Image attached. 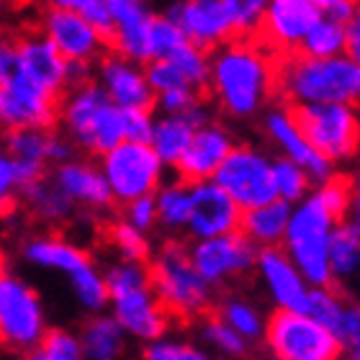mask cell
<instances>
[{"label":"cell","mask_w":360,"mask_h":360,"mask_svg":"<svg viewBox=\"0 0 360 360\" xmlns=\"http://www.w3.org/2000/svg\"><path fill=\"white\" fill-rule=\"evenodd\" d=\"M327 237H301V240H285L288 250H291L293 260L299 263L301 273L311 281L314 285H330L332 288V276H330V263H327Z\"/></svg>","instance_id":"obj_28"},{"label":"cell","mask_w":360,"mask_h":360,"mask_svg":"<svg viewBox=\"0 0 360 360\" xmlns=\"http://www.w3.org/2000/svg\"><path fill=\"white\" fill-rule=\"evenodd\" d=\"M273 90L285 98V103H355L360 93V68L345 54H278Z\"/></svg>","instance_id":"obj_2"},{"label":"cell","mask_w":360,"mask_h":360,"mask_svg":"<svg viewBox=\"0 0 360 360\" xmlns=\"http://www.w3.org/2000/svg\"><path fill=\"white\" fill-rule=\"evenodd\" d=\"M324 18L345 23L358 15V0H311Z\"/></svg>","instance_id":"obj_48"},{"label":"cell","mask_w":360,"mask_h":360,"mask_svg":"<svg viewBox=\"0 0 360 360\" xmlns=\"http://www.w3.org/2000/svg\"><path fill=\"white\" fill-rule=\"evenodd\" d=\"M147 278L167 322H201L214 309L209 285L198 276L188 250L178 240L165 242L158 260L147 263Z\"/></svg>","instance_id":"obj_3"},{"label":"cell","mask_w":360,"mask_h":360,"mask_svg":"<svg viewBox=\"0 0 360 360\" xmlns=\"http://www.w3.org/2000/svg\"><path fill=\"white\" fill-rule=\"evenodd\" d=\"M209 124V111L206 105H193L183 113H167L165 119H160L158 124H152V136L150 144L152 150L158 152L160 160H165L173 165L175 160L183 155L188 142L193 139L195 129H201Z\"/></svg>","instance_id":"obj_21"},{"label":"cell","mask_w":360,"mask_h":360,"mask_svg":"<svg viewBox=\"0 0 360 360\" xmlns=\"http://www.w3.org/2000/svg\"><path fill=\"white\" fill-rule=\"evenodd\" d=\"M144 77H147L150 88L155 90V96H160V93H167V90L193 88V85L188 83L186 77H183V72H180V70L175 68L170 60H150V62H144ZM198 93H201V90H198ZM206 98H209V96H206Z\"/></svg>","instance_id":"obj_41"},{"label":"cell","mask_w":360,"mask_h":360,"mask_svg":"<svg viewBox=\"0 0 360 360\" xmlns=\"http://www.w3.org/2000/svg\"><path fill=\"white\" fill-rule=\"evenodd\" d=\"M358 255V221H347L345 219V221L332 226L330 240H327V263H330L332 288H335V281H347V278L355 276Z\"/></svg>","instance_id":"obj_26"},{"label":"cell","mask_w":360,"mask_h":360,"mask_svg":"<svg viewBox=\"0 0 360 360\" xmlns=\"http://www.w3.org/2000/svg\"><path fill=\"white\" fill-rule=\"evenodd\" d=\"M0 116H3V83H0ZM0 127H3V121H0Z\"/></svg>","instance_id":"obj_52"},{"label":"cell","mask_w":360,"mask_h":360,"mask_svg":"<svg viewBox=\"0 0 360 360\" xmlns=\"http://www.w3.org/2000/svg\"><path fill=\"white\" fill-rule=\"evenodd\" d=\"M98 85L105 90V96L121 108H139V111H155L158 96L144 77L142 65L127 60L116 52H103L98 57Z\"/></svg>","instance_id":"obj_15"},{"label":"cell","mask_w":360,"mask_h":360,"mask_svg":"<svg viewBox=\"0 0 360 360\" xmlns=\"http://www.w3.org/2000/svg\"><path fill=\"white\" fill-rule=\"evenodd\" d=\"M144 360H209V358L203 353H198L195 347L160 342V345H152L144 350Z\"/></svg>","instance_id":"obj_46"},{"label":"cell","mask_w":360,"mask_h":360,"mask_svg":"<svg viewBox=\"0 0 360 360\" xmlns=\"http://www.w3.org/2000/svg\"><path fill=\"white\" fill-rule=\"evenodd\" d=\"M268 345L278 360H338L342 342L309 314L281 309L268 322Z\"/></svg>","instance_id":"obj_7"},{"label":"cell","mask_w":360,"mask_h":360,"mask_svg":"<svg viewBox=\"0 0 360 360\" xmlns=\"http://www.w3.org/2000/svg\"><path fill=\"white\" fill-rule=\"evenodd\" d=\"M322 18L311 0H270L252 41L273 54L296 52L299 41Z\"/></svg>","instance_id":"obj_13"},{"label":"cell","mask_w":360,"mask_h":360,"mask_svg":"<svg viewBox=\"0 0 360 360\" xmlns=\"http://www.w3.org/2000/svg\"><path fill=\"white\" fill-rule=\"evenodd\" d=\"M13 167H11V160H6L0 155V217H8L11 211L15 209V198H13Z\"/></svg>","instance_id":"obj_49"},{"label":"cell","mask_w":360,"mask_h":360,"mask_svg":"<svg viewBox=\"0 0 360 360\" xmlns=\"http://www.w3.org/2000/svg\"><path fill=\"white\" fill-rule=\"evenodd\" d=\"M257 263L263 268V276L268 278L270 288H273V296L283 309L288 311H299V314H307V304H309V293L301 283L299 270L293 268L291 260L285 257V252H281L278 248H265L257 257Z\"/></svg>","instance_id":"obj_22"},{"label":"cell","mask_w":360,"mask_h":360,"mask_svg":"<svg viewBox=\"0 0 360 360\" xmlns=\"http://www.w3.org/2000/svg\"><path fill=\"white\" fill-rule=\"evenodd\" d=\"M54 183L77 201L90 203L96 209H108L113 206V193L105 178L98 173L93 165H83V162H65L54 175Z\"/></svg>","instance_id":"obj_24"},{"label":"cell","mask_w":360,"mask_h":360,"mask_svg":"<svg viewBox=\"0 0 360 360\" xmlns=\"http://www.w3.org/2000/svg\"><path fill=\"white\" fill-rule=\"evenodd\" d=\"M23 255L29 257L31 263L44 265V268H57V270H68V273H75V270L90 265V257L85 255L83 250L70 245V242L54 240V237H39V240H31L26 248H23Z\"/></svg>","instance_id":"obj_27"},{"label":"cell","mask_w":360,"mask_h":360,"mask_svg":"<svg viewBox=\"0 0 360 360\" xmlns=\"http://www.w3.org/2000/svg\"><path fill=\"white\" fill-rule=\"evenodd\" d=\"M105 183L111 188L113 201L129 203L139 195H152L160 183L162 160L152 150L150 142H119L105 152L103 160Z\"/></svg>","instance_id":"obj_8"},{"label":"cell","mask_w":360,"mask_h":360,"mask_svg":"<svg viewBox=\"0 0 360 360\" xmlns=\"http://www.w3.org/2000/svg\"><path fill=\"white\" fill-rule=\"evenodd\" d=\"M108 13L113 23L111 52L136 65L150 62V23L155 13L147 8V3L144 0H108Z\"/></svg>","instance_id":"obj_19"},{"label":"cell","mask_w":360,"mask_h":360,"mask_svg":"<svg viewBox=\"0 0 360 360\" xmlns=\"http://www.w3.org/2000/svg\"><path fill=\"white\" fill-rule=\"evenodd\" d=\"M41 34L68 62H96L108 52L103 34L88 23L80 13L60 6H44L41 11Z\"/></svg>","instance_id":"obj_12"},{"label":"cell","mask_w":360,"mask_h":360,"mask_svg":"<svg viewBox=\"0 0 360 360\" xmlns=\"http://www.w3.org/2000/svg\"><path fill=\"white\" fill-rule=\"evenodd\" d=\"M72 276V285L77 291V299L83 301L88 309H103L105 301H108V288H105V281L98 276L93 265H85V268L70 273Z\"/></svg>","instance_id":"obj_42"},{"label":"cell","mask_w":360,"mask_h":360,"mask_svg":"<svg viewBox=\"0 0 360 360\" xmlns=\"http://www.w3.org/2000/svg\"><path fill=\"white\" fill-rule=\"evenodd\" d=\"M191 209H188V224L191 232L201 240L229 234L240 229L242 209L217 183H193L191 186Z\"/></svg>","instance_id":"obj_18"},{"label":"cell","mask_w":360,"mask_h":360,"mask_svg":"<svg viewBox=\"0 0 360 360\" xmlns=\"http://www.w3.org/2000/svg\"><path fill=\"white\" fill-rule=\"evenodd\" d=\"M221 319H224L237 335H245V338H257V332H260L257 314L250 307H245L242 301H226L224 316H221Z\"/></svg>","instance_id":"obj_44"},{"label":"cell","mask_w":360,"mask_h":360,"mask_svg":"<svg viewBox=\"0 0 360 360\" xmlns=\"http://www.w3.org/2000/svg\"><path fill=\"white\" fill-rule=\"evenodd\" d=\"M127 217H129V224L131 226H136V229H147V226L158 219L155 198H152V195H139V198H134V201H129Z\"/></svg>","instance_id":"obj_47"},{"label":"cell","mask_w":360,"mask_h":360,"mask_svg":"<svg viewBox=\"0 0 360 360\" xmlns=\"http://www.w3.org/2000/svg\"><path fill=\"white\" fill-rule=\"evenodd\" d=\"M23 198L29 203L34 214L41 219H68L72 214V198L62 191L54 180L41 178L31 186H23Z\"/></svg>","instance_id":"obj_30"},{"label":"cell","mask_w":360,"mask_h":360,"mask_svg":"<svg viewBox=\"0 0 360 360\" xmlns=\"http://www.w3.org/2000/svg\"><path fill=\"white\" fill-rule=\"evenodd\" d=\"M165 15L186 34L191 44L209 54L234 39L232 21L221 0H175Z\"/></svg>","instance_id":"obj_14"},{"label":"cell","mask_w":360,"mask_h":360,"mask_svg":"<svg viewBox=\"0 0 360 360\" xmlns=\"http://www.w3.org/2000/svg\"><path fill=\"white\" fill-rule=\"evenodd\" d=\"M345 57L358 62L360 57V18H350L345 21Z\"/></svg>","instance_id":"obj_50"},{"label":"cell","mask_w":360,"mask_h":360,"mask_svg":"<svg viewBox=\"0 0 360 360\" xmlns=\"http://www.w3.org/2000/svg\"><path fill=\"white\" fill-rule=\"evenodd\" d=\"M288 219H291V206L288 201H276L263 203V206H255V209H245L240 214V229L250 242H260V245H276L281 237L285 234V226H288Z\"/></svg>","instance_id":"obj_25"},{"label":"cell","mask_w":360,"mask_h":360,"mask_svg":"<svg viewBox=\"0 0 360 360\" xmlns=\"http://www.w3.org/2000/svg\"><path fill=\"white\" fill-rule=\"evenodd\" d=\"M217 186L232 198L242 211L276 201V180L270 162L250 147H232L217 167Z\"/></svg>","instance_id":"obj_9"},{"label":"cell","mask_w":360,"mask_h":360,"mask_svg":"<svg viewBox=\"0 0 360 360\" xmlns=\"http://www.w3.org/2000/svg\"><path fill=\"white\" fill-rule=\"evenodd\" d=\"M232 21L234 39H252L263 23L265 8L270 0H221Z\"/></svg>","instance_id":"obj_34"},{"label":"cell","mask_w":360,"mask_h":360,"mask_svg":"<svg viewBox=\"0 0 360 360\" xmlns=\"http://www.w3.org/2000/svg\"><path fill=\"white\" fill-rule=\"evenodd\" d=\"M49 142L52 129H8L6 150L11 160H34V162H49Z\"/></svg>","instance_id":"obj_32"},{"label":"cell","mask_w":360,"mask_h":360,"mask_svg":"<svg viewBox=\"0 0 360 360\" xmlns=\"http://www.w3.org/2000/svg\"><path fill=\"white\" fill-rule=\"evenodd\" d=\"M186 34L165 13H155L150 23V54L152 60H167L175 49L186 44Z\"/></svg>","instance_id":"obj_37"},{"label":"cell","mask_w":360,"mask_h":360,"mask_svg":"<svg viewBox=\"0 0 360 360\" xmlns=\"http://www.w3.org/2000/svg\"><path fill=\"white\" fill-rule=\"evenodd\" d=\"M29 360H85L80 342L62 330H46L31 350Z\"/></svg>","instance_id":"obj_35"},{"label":"cell","mask_w":360,"mask_h":360,"mask_svg":"<svg viewBox=\"0 0 360 360\" xmlns=\"http://www.w3.org/2000/svg\"><path fill=\"white\" fill-rule=\"evenodd\" d=\"M273 180H276V193L281 201H299L309 191V173L293 160H281L273 165Z\"/></svg>","instance_id":"obj_39"},{"label":"cell","mask_w":360,"mask_h":360,"mask_svg":"<svg viewBox=\"0 0 360 360\" xmlns=\"http://www.w3.org/2000/svg\"><path fill=\"white\" fill-rule=\"evenodd\" d=\"M0 276H6V257L0 255Z\"/></svg>","instance_id":"obj_53"},{"label":"cell","mask_w":360,"mask_h":360,"mask_svg":"<svg viewBox=\"0 0 360 360\" xmlns=\"http://www.w3.org/2000/svg\"><path fill=\"white\" fill-rule=\"evenodd\" d=\"M191 263L206 283H221L226 278L248 273L255 265V248L242 232L219 234L203 240L193 250Z\"/></svg>","instance_id":"obj_16"},{"label":"cell","mask_w":360,"mask_h":360,"mask_svg":"<svg viewBox=\"0 0 360 360\" xmlns=\"http://www.w3.org/2000/svg\"><path fill=\"white\" fill-rule=\"evenodd\" d=\"M103 234H105V242L119 250L127 263H139V265L150 263V245L139 234L136 226L127 224L121 219H113V221L103 224Z\"/></svg>","instance_id":"obj_33"},{"label":"cell","mask_w":360,"mask_h":360,"mask_svg":"<svg viewBox=\"0 0 360 360\" xmlns=\"http://www.w3.org/2000/svg\"><path fill=\"white\" fill-rule=\"evenodd\" d=\"M15 68L29 75L34 83L46 88L54 96L68 93V60L57 52V46L39 31H26L13 39Z\"/></svg>","instance_id":"obj_17"},{"label":"cell","mask_w":360,"mask_h":360,"mask_svg":"<svg viewBox=\"0 0 360 360\" xmlns=\"http://www.w3.org/2000/svg\"><path fill=\"white\" fill-rule=\"evenodd\" d=\"M44 335L39 296L11 276H0V345L31 350Z\"/></svg>","instance_id":"obj_11"},{"label":"cell","mask_w":360,"mask_h":360,"mask_svg":"<svg viewBox=\"0 0 360 360\" xmlns=\"http://www.w3.org/2000/svg\"><path fill=\"white\" fill-rule=\"evenodd\" d=\"M124 327L116 319H93L83 330V358L88 360H116L121 353Z\"/></svg>","instance_id":"obj_31"},{"label":"cell","mask_w":360,"mask_h":360,"mask_svg":"<svg viewBox=\"0 0 360 360\" xmlns=\"http://www.w3.org/2000/svg\"><path fill=\"white\" fill-rule=\"evenodd\" d=\"M62 98L34 83L15 68L3 80V127L6 129H54Z\"/></svg>","instance_id":"obj_10"},{"label":"cell","mask_w":360,"mask_h":360,"mask_svg":"<svg viewBox=\"0 0 360 360\" xmlns=\"http://www.w3.org/2000/svg\"><path fill=\"white\" fill-rule=\"evenodd\" d=\"M144 3H147V0H144Z\"/></svg>","instance_id":"obj_54"},{"label":"cell","mask_w":360,"mask_h":360,"mask_svg":"<svg viewBox=\"0 0 360 360\" xmlns=\"http://www.w3.org/2000/svg\"><path fill=\"white\" fill-rule=\"evenodd\" d=\"M191 186L188 183H175V186L165 188L160 198L155 201L158 206V217L162 224L167 226H183L188 224V209H191Z\"/></svg>","instance_id":"obj_38"},{"label":"cell","mask_w":360,"mask_h":360,"mask_svg":"<svg viewBox=\"0 0 360 360\" xmlns=\"http://www.w3.org/2000/svg\"><path fill=\"white\" fill-rule=\"evenodd\" d=\"M285 116L322 158L345 160L358 150V113L353 103H285Z\"/></svg>","instance_id":"obj_5"},{"label":"cell","mask_w":360,"mask_h":360,"mask_svg":"<svg viewBox=\"0 0 360 360\" xmlns=\"http://www.w3.org/2000/svg\"><path fill=\"white\" fill-rule=\"evenodd\" d=\"M276 57L252 39H232L209 54V96L232 116L255 113L276 96Z\"/></svg>","instance_id":"obj_1"},{"label":"cell","mask_w":360,"mask_h":360,"mask_svg":"<svg viewBox=\"0 0 360 360\" xmlns=\"http://www.w3.org/2000/svg\"><path fill=\"white\" fill-rule=\"evenodd\" d=\"M265 127H268L270 136L288 152V158H291L296 165H301L309 175H314V178H322V180L330 178L332 162L327 158H322V155L299 134V129L293 127L291 119L285 116V111H270L268 119H265Z\"/></svg>","instance_id":"obj_23"},{"label":"cell","mask_w":360,"mask_h":360,"mask_svg":"<svg viewBox=\"0 0 360 360\" xmlns=\"http://www.w3.org/2000/svg\"><path fill=\"white\" fill-rule=\"evenodd\" d=\"M296 52L304 57H338L345 54V23L319 18L311 29L304 34Z\"/></svg>","instance_id":"obj_29"},{"label":"cell","mask_w":360,"mask_h":360,"mask_svg":"<svg viewBox=\"0 0 360 360\" xmlns=\"http://www.w3.org/2000/svg\"><path fill=\"white\" fill-rule=\"evenodd\" d=\"M60 119H65L75 142L93 155H105L127 139L124 108L105 96L98 80L68 88V93L62 96Z\"/></svg>","instance_id":"obj_4"},{"label":"cell","mask_w":360,"mask_h":360,"mask_svg":"<svg viewBox=\"0 0 360 360\" xmlns=\"http://www.w3.org/2000/svg\"><path fill=\"white\" fill-rule=\"evenodd\" d=\"M201 322H203V332H206V338H209L217 347H221V350H226V353H232V355L245 353L242 335H237V332H234L232 327H229V324L217 314V309H211Z\"/></svg>","instance_id":"obj_43"},{"label":"cell","mask_w":360,"mask_h":360,"mask_svg":"<svg viewBox=\"0 0 360 360\" xmlns=\"http://www.w3.org/2000/svg\"><path fill=\"white\" fill-rule=\"evenodd\" d=\"M15 70V46L13 39H0V83Z\"/></svg>","instance_id":"obj_51"},{"label":"cell","mask_w":360,"mask_h":360,"mask_svg":"<svg viewBox=\"0 0 360 360\" xmlns=\"http://www.w3.org/2000/svg\"><path fill=\"white\" fill-rule=\"evenodd\" d=\"M46 6H60V8H70L80 13L88 23H93L103 39L108 41V49H111V34H113V23H111V13H108V0H44Z\"/></svg>","instance_id":"obj_40"},{"label":"cell","mask_w":360,"mask_h":360,"mask_svg":"<svg viewBox=\"0 0 360 360\" xmlns=\"http://www.w3.org/2000/svg\"><path fill=\"white\" fill-rule=\"evenodd\" d=\"M124 131L129 142H150L152 113L139 108H124Z\"/></svg>","instance_id":"obj_45"},{"label":"cell","mask_w":360,"mask_h":360,"mask_svg":"<svg viewBox=\"0 0 360 360\" xmlns=\"http://www.w3.org/2000/svg\"><path fill=\"white\" fill-rule=\"evenodd\" d=\"M229 150H232V139L224 129L211 127V124L195 129L193 139L188 142L183 155L173 162L180 183H188V186L203 183L209 175L217 173V167L229 155Z\"/></svg>","instance_id":"obj_20"},{"label":"cell","mask_w":360,"mask_h":360,"mask_svg":"<svg viewBox=\"0 0 360 360\" xmlns=\"http://www.w3.org/2000/svg\"><path fill=\"white\" fill-rule=\"evenodd\" d=\"M108 299L116 307V322L124 330L134 332L136 338L155 340L167 330V316L155 299L147 278V265L127 263L113 268L105 278Z\"/></svg>","instance_id":"obj_6"},{"label":"cell","mask_w":360,"mask_h":360,"mask_svg":"<svg viewBox=\"0 0 360 360\" xmlns=\"http://www.w3.org/2000/svg\"><path fill=\"white\" fill-rule=\"evenodd\" d=\"M324 180H327V183H324V188L316 195L322 198L324 209L332 214L335 224H340V221L347 219V211L353 206L355 183L350 175H330V178H324Z\"/></svg>","instance_id":"obj_36"}]
</instances>
